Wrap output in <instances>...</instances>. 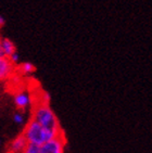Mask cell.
Returning a JSON list of instances; mask_svg holds the SVG:
<instances>
[{
    "mask_svg": "<svg viewBox=\"0 0 152 153\" xmlns=\"http://www.w3.org/2000/svg\"><path fill=\"white\" fill-rule=\"evenodd\" d=\"M36 71V68L29 62H24L22 64L15 66V73L16 75H29Z\"/></svg>",
    "mask_w": 152,
    "mask_h": 153,
    "instance_id": "ba28073f",
    "label": "cell"
},
{
    "mask_svg": "<svg viewBox=\"0 0 152 153\" xmlns=\"http://www.w3.org/2000/svg\"><path fill=\"white\" fill-rule=\"evenodd\" d=\"M4 24H6V20H4V18H3V16H1V15H0V27H2Z\"/></svg>",
    "mask_w": 152,
    "mask_h": 153,
    "instance_id": "30bf717a",
    "label": "cell"
},
{
    "mask_svg": "<svg viewBox=\"0 0 152 153\" xmlns=\"http://www.w3.org/2000/svg\"><path fill=\"white\" fill-rule=\"evenodd\" d=\"M0 48H1L2 56H6V58H9L11 54L16 52V48H15L13 41L10 40L9 38H1V40H0Z\"/></svg>",
    "mask_w": 152,
    "mask_h": 153,
    "instance_id": "8992f818",
    "label": "cell"
},
{
    "mask_svg": "<svg viewBox=\"0 0 152 153\" xmlns=\"http://www.w3.org/2000/svg\"><path fill=\"white\" fill-rule=\"evenodd\" d=\"M31 105H32L31 117L35 120L44 129L49 131L53 137L63 131L60 122L54 112L51 110L49 103H36Z\"/></svg>",
    "mask_w": 152,
    "mask_h": 153,
    "instance_id": "6da1fadb",
    "label": "cell"
},
{
    "mask_svg": "<svg viewBox=\"0 0 152 153\" xmlns=\"http://www.w3.org/2000/svg\"><path fill=\"white\" fill-rule=\"evenodd\" d=\"M23 153H40V146L35 143H27L24 148Z\"/></svg>",
    "mask_w": 152,
    "mask_h": 153,
    "instance_id": "9c48e42d",
    "label": "cell"
},
{
    "mask_svg": "<svg viewBox=\"0 0 152 153\" xmlns=\"http://www.w3.org/2000/svg\"><path fill=\"white\" fill-rule=\"evenodd\" d=\"M14 73L15 65L6 56H0V82L10 79Z\"/></svg>",
    "mask_w": 152,
    "mask_h": 153,
    "instance_id": "277c9868",
    "label": "cell"
},
{
    "mask_svg": "<svg viewBox=\"0 0 152 153\" xmlns=\"http://www.w3.org/2000/svg\"><path fill=\"white\" fill-rule=\"evenodd\" d=\"M14 102L19 110L24 111L27 108V105L29 104V102H31V100H29V94H27L26 92L24 91L16 92L14 96Z\"/></svg>",
    "mask_w": 152,
    "mask_h": 153,
    "instance_id": "52a82bcc",
    "label": "cell"
},
{
    "mask_svg": "<svg viewBox=\"0 0 152 153\" xmlns=\"http://www.w3.org/2000/svg\"><path fill=\"white\" fill-rule=\"evenodd\" d=\"M65 144H66L65 134L64 131H62L54 138L41 144L40 153H64Z\"/></svg>",
    "mask_w": 152,
    "mask_h": 153,
    "instance_id": "3957f363",
    "label": "cell"
},
{
    "mask_svg": "<svg viewBox=\"0 0 152 153\" xmlns=\"http://www.w3.org/2000/svg\"><path fill=\"white\" fill-rule=\"evenodd\" d=\"M6 153H23V152H8V151H7Z\"/></svg>",
    "mask_w": 152,
    "mask_h": 153,
    "instance_id": "4fadbf2b",
    "label": "cell"
},
{
    "mask_svg": "<svg viewBox=\"0 0 152 153\" xmlns=\"http://www.w3.org/2000/svg\"><path fill=\"white\" fill-rule=\"evenodd\" d=\"M14 120H15V122H18V123H21V122H22V116H21V115H15Z\"/></svg>",
    "mask_w": 152,
    "mask_h": 153,
    "instance_id": "8fae6325",
    "label": "cell"
},
{
    "mask_svg": "<svg viewBox=\"0 0 152 153\" xmlns=\"http://www.w3.org/2000/svg\"><path fill=\"white\" fill-rule=\"evenodd\" d=\"M28 143L23 134L21 133L19 136H16L11 142H10L9 147H8V152H23L24 148L26 147V144Z\"/></svg>",
    "mask_w": 152,
    "mask_h": 153,
    "instance_id": "5b68a950",
    "label": "cell"
},
{
    "mask_svg": "<svg viewBox=\"0 0 152 153\" xmlns=\"http://www.w3.org/2000/svg\"><path fill=\"white\" fill-rule=\"evenodd\" d=\"M23 136L29 143H35L38 146L44 144L45 142L49 141L50 139L54 138L49 131L44 129L32 117L29 118L28 123L26 124V126L24 127L23 131H22Z\"/></svg>",
    "mask_w": 152,
    "mask_h": 153,
    "instance_id": "7a4b0ae2",
    "label": "cell"
},
{
    "mask_svg": "<svg viewBox=\"0 0 152 153\" xmlns=\"http://www.w3.org/2000/svg\"><path fill=\"white\" fill-rule=\"evenodd\" d=\"M0 40H1V38H0ZM0 56H2V52H1V48H0Z\"/></svg>",
    "mask_w": 152,
    "mask_h": 153,
    "instance_id": "7c38bea8",
    "label": "cell"
}]
</instances>
